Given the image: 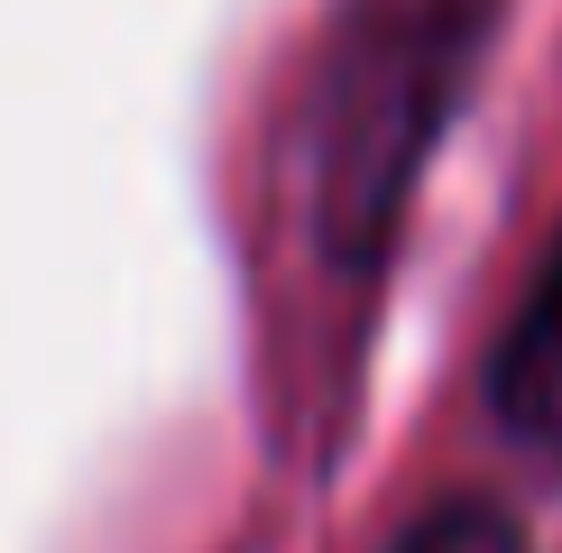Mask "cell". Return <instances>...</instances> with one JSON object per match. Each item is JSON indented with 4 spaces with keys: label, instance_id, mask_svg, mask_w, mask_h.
<instances>
[{
    "label": "cell",
    "instance_id": "cell-1",
    "mask_svg": "<svg viewBox=\"0 0 562 553\" xmlns=\"http://www.w3.org/2000/svg\"><path fill=\"white\" fill-rule=\"evenodd\" d=\"M488 0H350L314 92V240L333 268L387 259L406 194L425 176L461 83H471Z\"/></svg>",
    "mask_w": 562,
    "mask_h": 553
},
{
    "label": "cell",
    "instance_id": "cell-2",
    "mask_svg": "<svg viewBox=\"0 0 562 553\" xmlns=\"http://www.w3.org/2000/svg\"><path fill=\"white\" fill-rule=\"evenodd\" d=\"M488 406L517 443H562V230L544 240L517 314L498 332V360H488Z\"/></svg>",
    "mask_w": 562,
    "mask_h": 553
},
{
    "label": "cell",
    "instance_id": "cell-3",
    "mask_svg": "<svg viewBox=\"0 0 562 553\" xmlns=\"http://www.w3.org/2000/svg\"><path fill=\"white\" fill-rule=\"evenodd\" d=\"M387 553H526V535L488 498H452V507H434V517H415Z\"/></svg>",
    "mask_w": 562,
    "mask_h": 553
}]
</instances>
